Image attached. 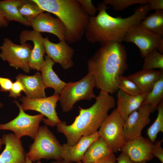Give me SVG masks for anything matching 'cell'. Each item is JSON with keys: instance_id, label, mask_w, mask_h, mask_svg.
Masks as SVG:
<instances>
[{"instance_id": "6da1fadb", "label": "cell", "mask_w": 163, "mask_h": 163, "mask_svg": "<svg viewBox=\"0 0 163 163\" xmlns=\"http://www.w3.org/2000/svg\"><path fill=\"white\" fill-rule=\"evenodd\" d=\"M101 45L88 61V72L93 76L95 87L101 91L113 94L119 89V78L128 67L126 51L120 43Z\"/></svg>"}, {"instance_id": "7a4b0ae2", "label": "cell", "mask_w": 163, "mask_h": 163, "mask_svg": "<svg viewBox=\"0 0 163 163\" xmlns=\"http://www.w3.org/2000/svg\"><path fill=\"white\" fill-rule=\"evenodd\" d=\"M97 8L98 13L89 17L85 34L89 42L101 45L110 42L121 43L128 31L140 24L150 11L149 4L141 5L132 15L122 18L110 15L107 11L109 7L104 2L99 3Z\"/></svg>"}, {"instance_id": "3957f363", "label": "cell", "mask_w": 163, "mask_h": 163, "mask_svg": "<svg viewBox=\"0 0 163 163\" xmlns=\"http://www.w3.org/2000/svg\"><path fill=\"white\" fill-rule=\"evenodd\" d=\"M95 99L94 103L88 108L78 107L79 114L72 124L68 125L62 121L56 126L57 131L65 136L68 145H73L82 136L90 135L97 131L108 115L109 110L115 106L114 97L103 92L100 91Z\"/></svg>"}, {"instance_id": "277c9868", "label": "cell", "mask_w": 163, "mask_h": 163, "mask_svg": "<svg viewBox=\"0 0 163 163\" xmlns=\"http://www.w3.org/2000/svg\"><path fill=\"white\" fill-rule=\"evenodd\" d=\"M43 11L56 15L65 27V40L72 43L81 40L90 16L77 0H30Z\"/></svg>"}, {"instance_id": "5b68a950", "label": "cell", "mask_w": 163, "mask_h": 163, "mask_svg": "<svg viewBox=\"0 0 163 163\" xmlns=\"http://www.w3.org/2000/svg\"><path fill=\"white\" fill-rule=\"evenodd\" d=\"M34 142L25 153L33 162L42 159L62 161V145L59 141L46 125L40 126Z\"/></svg>"}, {"instance_id": "8992f818", "label": "cell", "mask_w": 163, "mask_h": 163, "mask_svg": "<svg viewBox=\"0 0 163 163\" xmlns=\"http://www.w3.org/2000/svg\"><path fill=\"white\" fill-rule=\"evenodd\" d=\"M95 85L92 75L88 72L84 77L76 82L66 84L59 95V101L62 111H69L74 104L80 100H91L96 97L94 92Z\"/></svg>"}, {"instance_id": "52a82bcc", "label": "cell", "mask_w": 163, "mask_h": 163, "mask_svg": "<svg viewBox=\"0 0 163 163\" xmlns=\"http://www.w3.org/2000/svg\"><path fill=\"white\" fill-rule=\"evenodd\" d=\"M124 122L115 109L107 116L98 131L99 136L104 140L113 153L121 151L126 142L124 135Z\"/></svg>"}, {"instance_id": "ba28073f", "label": "cell", "mask_w": 163, "mask_h": 163, "mask_svg": "<svg viewBox=\"0 0 163 163\" xmlns=\"http://www.w3.org/2000/svg\"><path fill=\"white\" fill-rule=\"evenodd\" d=\"M13 102L19 108V114L10 121L5 123H0V130L11 131L19 139L23 136H28L34 140L44 116L41 113L35 115H29L24 112L17 101L14 100Z\"/></svg>"}, {"instance_id": "9c48e42d", "label": "cell", "mask_w": 163, "mask_h": 163, "mask_svg": "<svg viewBox=\"0 0 163 163\" xmlns=\"http://www.w3.org/2000/svg\"><path fill=\"white\" fill-rule=\"evenodd\" d=\"M32 49V46L29 43L17 44L5 38L0 46V57L10 66L28 73L30 70L29 64Z\"/></svg>"}, {"instance_id": "30bf717a", "label": "cell", "mask_w": 163, "mask_h": 163, "mask_svg": "<svg viewBox=\"0 0 163 163\" xmlns=\"http://www.w3.org/2000/svg\"><path fill=\"white\" fill-rule=\"evenodd\" d=\"M59 98V94H53L49 97L35 99L22 96L19 100L21 102V106L24 111L33 110L40 112L47 118H44L43 120L45 125L54 127L62 121L56 110Z\"/></svg>"}, {"instance_id": "8fae6325", "label": "cell", "mask_w": 163, "mask_h": 163, "mask_svg": "<svg viewBox=\"0 0 163 163\" xmlns=\"http://www.w3.org/2000/svg\"><path fill=\"white\" fill-rule=\"evenodd\" d=\"M163 37L149 30L141 24L132 27L127 33L123 41L135 44L142 57L156 49Z\"/></svg>"}, {"instance_id": "7c38bea8", "label": "cell", "mask_w": 163, "mask_h": 163, "mask_svg": "<svg viewBox=\"0 0 163 163\" xmlns=\"http://www.w3.org/2000/svg\"><path fill=\"white\" fill-rule=\"evenodd\" d=\"M152 112L149 104H142L129 115L124 124L126 141L141 136L142 130L150 122V115Z\"/></svg>"}, {"instance_id": "4fadbf2b", "label": "cell", "mask_w": 163, "mask_h": 163, "mask_svg": "<svg viewBox=\"0 0 163 163\" xmlns=\"http://www.w3.org/2000/svg\"><path fill=\"white\" fill-rule=\"evenodd\" d=\"M45 53L55 63H59L64 69L72 67V57L75 50L70 46L65 40H59L57 43L50 41L48 37L44 38Z\"/></svg>"}, {"instance_id": "5bb4252c", "label": "cell", "mask_w": 163, "mask_h": 163, "mask_svg": "<svg viewBox=\"0 0 163 163\" xmlns=\"http://www.w3.org/2000/svg\"><path fill=\"white\" fill-rule=\"evenodd\" d=\"M153 145L149 138L141 136L126 141L121 151L133 161L146 162L154 157L152 154Z\"/></svg>"}, {"instance_id": "9a60e30c", "label": "cell", "mask_w": 163, "mask_h": 163, "mask_svg": "<svg viewBox=\"0 0 163 163\" xmlns=\"http://www.w3.org/2000/svg\"><path fill=\"white\" fill-rule=\"evenodd\" d=\"M19 40L21 44L26 43L28 40L33 43L29 66L30 69L39 71L44 62V38L41 33L33 30H24L21 33Z\"/></svg>"}, {"instance_id": "2e32d148", "label": "cell", "mask_w": 163, "mask_h": 163, "mask_svg": "<svg viewBox=\"0 0 163 163\" xmlns=\"http://www.w3.org/2000/svg\"><path fill=\"white\" fill-rule=\"evenodd\" d=\"M29 23L34 30L53 34L59 40H65L66 30L64 24L59 18L53 17L48 12L41 13Z\"/></svg>"}, {"instance_id": "e0dca14e", "label": "cell", "mask_w": 163, "mask_h": 163, "mask_svg": "<svg viewBox=\"0 0 163 163\" xmlns=\"http://www.w3.org/2000/svg\"><path fill=\"white\" fill-rule=\"evenodd\" d=\"M5 145L0 155V163H25L26 155L21 139L14 134H4L2 138Z\"/></svg>"}, {"instance_id": "ac0fdd59", "label": "cell", "mask_w": 163, "mask_h": 163, "mask_svg": "<svg viewBox=\"0 0 163 163\" xmlns=\"http://www.w3.org/2000/svg\"><path fill=\"white\" fill-rule=\"evenodd\" d=\"M99 136L97 131L90 135L82 136L73 145L64 143L62 154V160L72 162L81 161L88 148Z\"/></svg>"}, {"instance_id": "d6986e66", "label": "cell", "mask_w": 163, "mask_h": 163, "mask_svg": "<svg viewBox=\"0 0 163 163\" xmlns=\"http://www.w3.org/2000/svg\"><path fill=\"white\" fill-rule=\"evenodd\" d=\"M15 78L22 84L24 88L23 92L27 98L35 99L46 97L45 92L46 88L39 72L32 75L20 74Z\"/></svg>"}, {"instance_id": "ffe728a7", "label": "cell", "mask_w": 163, "mask_h": 163, "mask_svg": "<svg viewBox=\"0 0 163 163\" xmlns=\"http://www.w3.org/2000/svg\"><path fill=\"white\" fill-rule=\"evenodd\" d=\"M117 92V107L116 109L125 121L131 113L142 105L147 93L133 96L126 93L120 89Z\"/></svg>"}, {"instance_id": "44dd1931", "label": "cell", "mask_w": 163, "mask_h": 163, "mask_svg": "<svg viewBox=\"0 0 163 163\" xmlns=\"http://www.w3.org/2000/svg\"><path fill=\"white\" fill-rule=\"evenodd\" d=\"M163 75V70L142 69L127 77L137 85L143 93H148Z\"/></svg>"}, {"instance_id": "7402d4cb", "label": "cell", "mask_w": 163, "mask_h": 163, "mask_svg": "<svg viewBox=\"0 0 163 163\" xmlns=\"http://www.w3.org/2000/svg\"><path fill=\"white\" fill-rule=\"evenodd\" d=\"M44 56V62L40 70L44 84L46 88L54 90V94L59 95L66 83L61 80L53 71L55 62L47 55Z\"/></svg>"}, {"instance_id": "603a6c76", "label": "cell", "mask_w": 163, "mask_h": 163, "mask_svg": "<svg viewBox=\"0 0 163 163\" xmlns=\"http://www.w3.org/2000/svg\"><path fill=\"white\" fill-rule=\"evenodd\" d=\"M113 153L104 140L99 136L88 148L82 161V163L95 162L104 158Z\"/></svg>"}, {"instance_id": "cb8c5ba5", "label": "cell", "mask_w": 163, "mask_h": 163, "mask_svg": "<svg viewBox=\"0 0 163 163\" xmlns=\"http://www.w3.org/2000/svg\"><path fill=\"white\" fill-rule=\"evenodd\" d=\"M22 0L0 1V10L8 20L15 21L27 26H30L29 22L20 14L19 7L24 2Z\"/></svg>"}, {"instance_id": "d4e9b609", "label": "cell", "mask_w": 163, "mask_h": 163, "mask_svg": "<svg viewBox=\"0 0 163 163\" xmlns=\"http://www.w3.org/2000/svg\"><path fill=\"white\" fill-rule=\"evenodd\" d=\"M140 24L151 31L163 37V10H156L146 16Z\"/></svg>"}, {"instance_id": "484cf974", "label": "cell", "mask_w": 163, "mask_h": 163, "mask_svg": "<svg viewBox=\"0 0 163 163\" xmlns=\"http://www.w3.org/2000/svg\"><path fill=\"white\" fill-rule=\"evenodd\" d=\"M163 75L155 83L142 104H149L151 106L152 112L156 109L158 104L163 100Z\"/></svg>"}, {"instance_id": "4316f807", "label": "cell", "mask_w": 163, "mask_h": 163, "mask_svg": "<svg viewBox=\"0 0 163 163\" xmlns=\"http://www.w3.org/2000/svg\"><path fill=\"white\" fill-rule=\"evenodd\" d=\"M158 113L156 119L148 129L147 133L148 138L153 143L155 142L159 132H163V101L157 106Z\"/></svg>"}, {"instance_id": "83f0119b", "label": "cell", "mask_w": 163, "mask_h": 163, "mask_svg": "<svg viewBox=\"0 0 163 163\" xmlns=\"http://www.w3.org/2000/svg\"><path fill=\"white\" fill-rule=\"evenodd\" d=\"M142 69L152 70L159 69L163 70V54L155 49L144 57Z\"/></svg>"}, {"instance_id": "f1b7e54d", "label": "cell", "mask_w": 163, "mask_h": 163, "mask_svg": "<svg viewBox=\"0 0 163 163\" xmlns=\"http://www.w3.org/2000/svg\"><path fill=\"white\" fill-rule=\"evenodd\" d=\"M24 2L19 7V11L21 16L29 22L44 12L38 6L30 0Z\"/></svg>"}, {"instance_id": "f546056e", "label": "cell", "mask_w": 163, "mask_h": 163, "mask_svg": "<svg viewBox=\"0 0 163 163\" xmlns=\"http://www.w3.org/2000/svg\"><path fill=\"white\" fill-rule=\"evenodd\" d=\"M118 83L119 89L129 94L136 96L143 94L137 85L127 77L123 75L120 77Z\"/></svg>"}, {"instance_id": "4dcf8cb0", "label": "cell", "mask_w": 163, "mask_h": 163, "mask_svg": "<svg viewBox=\"0 0 163 163\" xmlns=\"http://www.w3.org/2000/svg\"><path fill=\"white\" fill-rule=\"evenodd\" d=\"M150 0H104V2L106 5L109 4L113 9L117 11L124 10L133 5L139 4L141 5L149 4Z\"/></svg>"}, {"instance_id": "1f68e13d", "label": "cell", "mask_w": 163, "mask_h": 163, "mask_svg": "<svg viewBox=\"0 0 163 163\" xmlns=\"http://www.w3.org/2000/svg\"><path fill=\"white\" fill-rule=\"evenodd\" d=\"M84 11L90 17L96 16L97 8L93 4L91 0H77Z\"/></svg>"}, {"instance_id": "d6a6232c", "label": "cell", "mask_w": 163, "mask_h": 163, "mask_svg": "<svg viewBox=\"0 0 163 163\" xmlns=\"http://www.w3.org/2000/svg\"><path fill=\"white\" fill-rule=\"evenodd\" d=\"M24 91V88L22 84L19 80H16L15 82L13 83L9 96L15 98H17L21 96V92Z\"/></svg>"}, {"instance_id": "836d02e7", "label": "cell", "mask_w": 163, "mask_h": 163, "mask_svg": "<svg viewBox=\"0 0 163 163\" xmlns=\"http://www.w3.org/2000/svg\"><path fill=\"white\" fill-rule=\"evenodd\" d=\"M163 140L154 144L152 150L153 156L157 158L161 163H163V149L161 146Z\"/></svg>"}, {"instance_id": "e575fe53", "label": "cell", "mask_w": 163, "mask_h": 163, "mask_svg": "<svg viewBox=\"0 0 163 163\" xmlns=\"http://www.w3.org/2000/svg\"><path fill=\"white\" fill-rule=\"evenodd\" d=\"M13 82L9 78L0 77V90L1 92H10Z\"/></svg>"}, {"instance_id": "d590c367", "label": "cell", "mask_w": 163, "mask_h": 163, "mask_svg": "<svg viewBox=\"0 0 163 163\" xmlns=\"http://www.w3.org/2000/svg\"><path fill=\"white\" fill-rule=\"evenodd\" d=\"M117 163H146V161L136 162L132 160L125 153L121 152L116 158Z\"/></svg>"}, {"instance_id": "8d00e7d4", "label": "cell", "mask_w": 163, "mask_h": 163, "mask_svg": "<svg viewBox=\"0 0 163 163\" xmlns=\"http://www.w3.org/2000/svg\"><path fill=\"white\" fill-rule=\"evenodd\" d=\"M149 4L150 10H163V0H150Z\"/></svg>"}, {"instance_id": "74e56055", "label": "cell", "mask_w": 163, "mask_h": 163, "mask_svg": "<svg viewBox=\"0 0 163 163\" xmlns=\"http://www.w3.org/2000/svg\"><path fill=\"white\" fill-rule=\"evenodd\" d=\"M116 158L113 153H112L104 158L97 161L91 163H117ZM77 163H82L81 161Z\"/></svg>"}, {"instance_id": "f35d334b", "label": "cell", "mask_w": 163, "mask_h": 163, "mask_svg": "<svg viewBox=\"0 0 163 163\" xmlns=\"http://www.w3.org/2000/svg\"><path fill=\"white\" fill-rule=\"evenodd\" d=\"M9 21L0 10V28L8 26Z\"/></svg>"}, {"instance_id": "ab89813d", "label": "cell", "mask_w": 163, "mask_h": 163, "mask_svg": "<svg viewBox=\"0 0 163 163\" xmlns=\"http://www.w3.org/2000/svg\"><path fill=\"white\" fill-rule=\"evenodd\" d=\"M156 49L160 53L163 54V39L160 42Z\"/></svg>"}, {"instance_id": "60d3db41", "label": "cell", "mask_w": 163, "mask_h": 163, "mask_svg": "<svg viewBox=\"0 0 163 163\" xmlns=\"http://www.w3.org/2000/svg\"><path fill=\"white\" fill-rule=\"evenodd\" d=\"M62 161H56L50 163H62ZM25 163H34L30 160L26 155L25 161ZM36 163H42L40 161H38Z\"/></svg>"}, {"instance_id": "b9f144b4", "label": "cell", "mask_w": 163, "mask_h": 163, "mask_svg": "<svg viewBox=\"0 0 163 163\" xmlns=\"http://www.w3.org/2000/svg\"><path fill=\"white\" fill-rule=\"evenodd\" d=\"M3 145V142L2 138H0V151L1 149L2 146Z\"/></svg>"}, {"instance_id": "7bdbcfd3", "label": "cell", "mask_w": 163, "mask_h": 163, "mask_svg": "<svg viewBox=\"0 0 163 163\" xmlns=\"http://www.w3.org/2000/svg\"><path fill=\"white\" fill-rule=\"evenodd\" d=\"M62 163H72V162H71L66 161L63 160V161H62Z\"/></svg>"}, {"instance_id": "ee69618b", "label": "cell", "mask_w": 163, "mask_h": 163, "mask_svg": "<svg viewBox=\"0 0 163 163\" xmlns=\"http://www.w3.org/2000/svg\"><path fill=\"white\" fill-rule=\"evenodd\" d=\"M3 106V104L0 101V108Z\"/></svg>"}]
</instances>
